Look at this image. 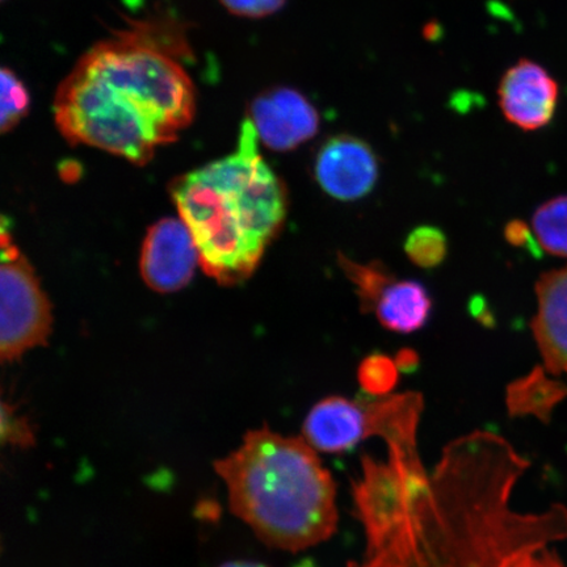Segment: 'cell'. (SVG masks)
Returning a JSON list of instances; mask_svg holds the SVG:
<instances>
[{"instance_id": "14", "label": "cell", "mask_w": 567, "mask_h": 567, "mask_svg": "<svg viewBox=\"0 0 567 567\" xmlns=\"http://www.w3.org/2000/svg\"><path fill=\"white\" fill-rule=\"evenodd\" d=\"M338 264L346 278L357 288L363 313H373L375 302L389 284L395 280V276L379 261L368 265L358 264L343 254H338Z\"/></svg>"}, {"instance_id": "19", "label": "cell", "mask_w": 567, "mask_h": 567, "mask_svg": "<svg viewBox=\"0 0 567 567\" xmlns=\"http://www.w3.org/2000/svg\"><path fill=\"white\" fill-rule=\"evenodd\" d=\"M2 441L20 449H28L34 444V434L30 423L21 420L12 409L3 403L2 411Z\"/></svg>"}, {"instance_id": "23", "label": "cell", "mask_w": 567, "mask_h": 567, "mask_svg": "<svg viewBox=\"0 0 567 567\" xmlns=\"http://www.w3.org/2000/svg\"><path fill=\"white\" fill-rule=\"evenodd\" d=\"M219 567H267L264 564L251 563V561H230L226 563Z\"/></svg>"}, {"instance_id": "4", "label": "cell", "mask_w": 567, "mask_h": 567, "mask_svg": "<svg viewBox=\"0 0 567 567\" xmlns=\"http://www.w3.org/2000/svg\"><path fill=\"white\" fill-rule=\"evenodd\" d=\"M231 513L268 547L300 551L338 528L337 485L303 437L268 427L247 432L239 449L215 461Z\"/></svg>"}, {"instance_id": "8", "label": "cell", "mask_w": 567, "mask_h": 567, "mask_svg": "<svg viewBox=\"0 0 567 567\" xmlns=\"http://www.w3.org/2000/svg\"><path fill=\"white\" fill-rule=\"evenodd\" d=\"M315 175L319 187L337 200L367 196L379 179V161L365 141L339 134L318 148Z\"/></svg>"}, {"instance_id": "18", "label": "cell", "mask_w": 567, "mask_h": 567, "mask_svg": "<svg viewBox=\"0 0 567 567\" xmlns=\"http://www.w3.org/2000/svg\"><path fill=\"white\" fill-rule=\"evenodd\" d=\"M2 111H0V130L11 132L30 112L31 95L11 69L3 68L2 73Z\"/></svg>"}, {"instance_id": "9", "label": "cell", "mask_w": 567, "mask_h": 567, "mask_svg": "<svg viewBox=\"0 0 567 567\" xmlns=\"http://www.w3.org/2000/svg\"><path fill=\"white\" fill-rule=\"evenodd\" d=\"M499 106L509 123L523 131L547 126L558 104V84L538 63L522 60L502 76Z\"/></svg>"}, {"instance_id": "3", "label": "cell", "mask_w": 567, "mask_h": 567, "mask_svg": "<svg viewBox=\"0 0 567 567\" xmlns=\"http://www.w3.org/2000/svg\"><path fill=\"white\" fill-rule=\"evenodd\" d=\"M172 195L205 274L225 286L250 278L286 221V186L261 158L248 118L236 152L179 177Z\"/></svg>"}, {"instance_id": "6", "label": "cell", "mask_w": 567, "mask_h": 567, "mask_svg": "<svg viewBox=\"0 0 567 567\" xmlns=\"http://www.w3.org/2000/svg\"><path fill=\"white\" fill-rule=\"evenodd\" d=\"M200 254L182 218H166L148 230L141 255V274L161 293L176 292L193 280Z\"/></svg>"}, {"instance_id": "22", "label": "cell", "mask_w": 567, "mask_h": 567, "mask_svg": "<svg viewBox=\"0 0 567 567\" xmlns=\"http://www.w3.org/2000/svg\"><path fill=\"white\" fill-rule=\"evenodd\" d=\"M396 367H399L400 372L410 373L416 371V368L420 367V357L417 353L410 349H403L395 357Z\"/></svg>"}, {"instance_id": "15", "label": "cell", "mask_w": 567, "mask_h": 567, "mask_svg": "<svg viewBox=\"0 0 567 567\" xmlns=\"http://www.w3.org/2000/svg\"><path fill=\"white\" fill-rule=\"evenodd\" d=\"M532 229L544 251L567 258V196L543 204L532 218Z\"/></svg>"}, {"instance_id": "20", "label": "cell", "mask_w": 567, "mask_h": 567, "mask_svg": "<svg viewBox=\"0 0 567 567\" xmlns=\"http://www.w3.org/2000/svg\"><path fill=\"white\" fill-rule=\"evenodd\" d=\"M226 10L244 18H266L278 12L287 0H219Z\"/></svg>"}, {"instance_id": "7", "label": "cell", "mask_w": 567, "mask_h": 567, "mask_svg": "<svg viewBox=\"0 0 567 567\" xmlns=\"http://www.w3.org/2000/svg\"><path fill=\"white\" fill-rule=\"evenodd\" d=\"M248 120L258 137L275 152H289L313 138L319 131L315 105L300 91L274 87L254 99Z\"/></svg>"}, {"instance_id": "17", "label": "cell", "mask_w": 567, "mask_h": 567, "mask_svg": "<svg viewBox=\"0 0 567 567\" xmlns=\"http://www.w3.org/2000/svg\"><path fill=\"white\" fill-rule=\"evenodd\" d=\"M446 251H449V245H446L444 233L434 226H420L409 234L405 244L409 259L422 268L442 265Z\"/></svg>"}, {"instance_id": "11", "label": "cell", "mask_w": 567, "mask_h": 567, "mask_svg": "<svg viewBox=\"0 0 567 567\" xmlns=\"http://www.w3.org/2000/svg\"><path fill=\"white\" fill-rule=\"evenodd\" d=\"M305 442L317 452L340 453L350 451L368 439V420L364 402L343 396H328L319 401L305 417Z\"/></svg>"}, {"instance_id": "16", "label": "cell", "mask_w": 567, "mask_h": 567, "mask_svg": "<svg viewBox=\"0 0 567 567\" xmlns=\"http://www.w3.org/2000/svg\"><path fill=\"white\" fill-rule=\"evenodd\" d=\"M400 370L395 360L384 353H372L361 361L358 380L361 389L368 395L378 399L392 394L400 381Z\"/></svg>"}, {"instance_id": "13", "label": "cell", "mask_w": 567, "mask_h": 567, "mask_svg": "<svg viewBox=\"0 0 567 567\" xmlns=\"http://www.w3.org/2000/svg\"><path fill=\"white\" fill-rule=\"evenodd\" d=\"M567 394L566 388L547 378L537 368L527 378L514 381L507 388L506 403L509 415H535L548 420L556 403Z\"/></svg>"}, {"instance_id": "2", "label": "cell", "mask_w": 567, "mask_h": 567, "mask_svg": "<svg viewBox=\"0 0 567 567\" xmlns=\"http://www.w3.org/2000/svg\"><path fill=\"white\" fill-rule=\"evenodd\" d=\"M179 32L138 23L78 61L54 99V120L71 145L145 165L193 123L196 92L179 54Z\"/></svg>"}, {"instance_id": "10", "label": "cell", "mask_w": 567, "mask_h": 567, "mask_svg": "<svg viewBox=\"0 0 567 567\" xmlns=\"http://www.w3.org/2000/svg\"><path fill=\"white\" fill-rule=\"evenodd\" d=\"M537 315L532 330L547 371L567 373V268L544 274L536 284Z\"/></svg>"}, {"instance_id": "12", "label": "cell", "mask_w": 567, "mask_h": 567, "mask_svg": "<svg viewBox=\"0 0 567 567\" xmlns=\"http://www.w3.org/2000/svg\"><path fill=\"white\" fill-rule=\"evenodd\" d=\"M431 310V297L421 282L395 279L379 297L373 315L385 329L410 334L427 323Z\"/></svg>"}, {"instance_id": "1", "label": "cell", "mask_w": 567, "mask_h": 567, "mask_svg": "<svg viewBox=\"0 0 567 567\" xmlns=\"http://www.w3.org/2000/svg\"><path fill=\"white\" fill-rule=\"evenodd\" d=\"M529 463L492 431L444 446L429 481L384 542L347 567H538L567 538V509L512 506Z\"/></svg>"}, {"instance_id": "21", "label": "cell", "mask_w": 567, "mask_h": 567, "mask_svg": "<svg viewBox=\"0 0 567 567\" xmlns=\"http://www.w3.org/2000/svg\"><path fill=\"white\" fill-rule=\"evenodd\" d=\"M506 238L509 244L517 247H527L532 252H537L536 240L532 237L528 226L522 221H513L506 226Z\"/></svg>"}, {"instance_id": "5", "label": "cell", "mask_w": 567, "mask_h": 567, "mask_svg": "<svg viewBox=\"0 0 567 567\" xmlns=\"http://www.w3.org/2000/svg\"><path fill=\"white\" fill-rule=\"evenodd\" d=\"M52 330V308L32 267L2 230L0 265V354L13 361L44 344Z\"/></svg>"}]
</instances>
